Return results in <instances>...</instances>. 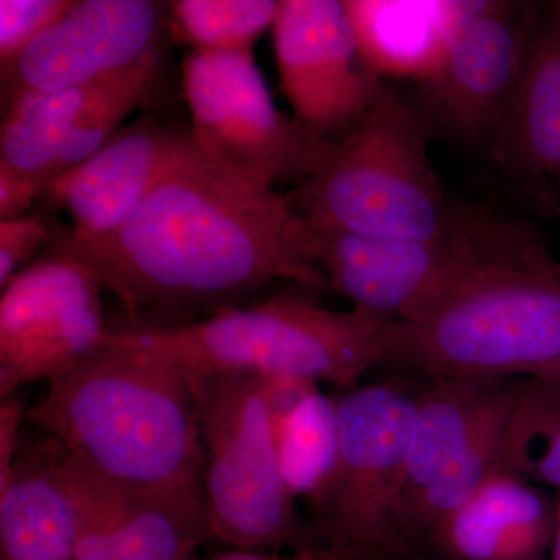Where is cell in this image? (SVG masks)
I'll return each instance as SVG.
<instances>
[{
	"instance_id": "cell-1",
	"label": "cell",
	"mask_w": 560,
	"mask_h": 560,
	"mask_svg": "<svg viewBox=\"0 0 560 560\" xmlns=\"http://www.w3.org/2000/svg\"><path fill=\"white\" fill-rule=\"evenodd\" d=\"M47 254L109 291L127 330H165L241 307L276 280L329 290L313 231L276 187L208 156L173 172L128 219L95 238L61 232Z\"/></svg>"
},
{
	"instance_id": "cell-2",
	"label": "cell",
	"mask_w": 560,
	"mask_h": 560,
	"mask_svg": "<svg viewBox=\"0 0 560 560\" xmlns=\"http://www.w3.org/2000/svg\"><path fill=\"white\" fill-rule=\"evenodd\" d=\"M27 423L109 480L158 492H205L189 375L175 361L120 340L49 382Z\"/></svg>"
},
{
	"instance_id": "cell-3",
	"label": "cell",
	"mask_w": 560,
	"mask_h": 560,
	"mask_svg": "<svg viewBox=\"0 0 560 560\" xmlns=\"http://www.w3.org/2000/svg\"><path fill=\"white\" fill-rule=\"evenodd\" d=\"M396 377L560 378V264L550 253L482 272L422 319L394 320Z\"/></svg>"
},
{
	"instance_id": "cell-4",
	"label": "cell",
	"mask_w": 560,
	"mask_h": 560,
	"mask_svg": "<svg viewBox=\"0 0 560 560\" xmlns=\"http://www.w3.org/2000/svg\"><path fill=\"white\" fill-rule=\"evenodd\" d=\"M393 323L359 308L331 311L311 298L278 294L175 329L113 331L194 374L291 375L349 389L382 368Z\"/></svg>"
},
{
	"instance_id": "cell-5",
	"label": "cell",
	"mask_w": 560,
	"mask_h": 560,
	"mask_svg": "<svg viewBox=\"0 0 560 560\" xmlns=\"http://www.w3.org/2000/svg\"><path fill=\"white\" fill-rule=\"evenodd\" d=\"M287 198L313 230L401 241L438 237L464 210L434 171L422 117L386 88L326 165Z\"/></svg>"
},
{
	"instance_id": "cell-6",
	"label": "cell",
	"mask_w": 560,
	"mask_h": 560,
	"mask_svg": "<svg viewBox=\"0 0 560 560\" xmlns=\"http://www.w3.org/2000/svg\"><path fill=\"white\" fill-rule=\"evenodd\" d=\"M187 372V371H186ZM189 375L202 445V490L212 539L231 550L319 547L280 471L264 378Z\"/></svg>"
},
{
	"instance_id": "cell-7",
	"label": "cell",
	"mask_w": 560,
	"mask_h": 560,
	"mask_svg": "<svg viewBox=\"0 0 560 560\" xmlns=\"http://www.w3.org/2000/svg\"><path fill=\"white\" fill-rule=\"evenodd\" d=\"M312 231L329 290L353 308L407 323L422 319L482 272L548 253L517 221L471 208L425 241Z\"/></svg>"
},
{
	"instance_id": "cell-8",
	"label": "cell",
	"mask_w": 560,
	"mask_h": 560,
	"mask_svg": "<svg viewBox=\"0 0 560 560\" xmlns=\"http://www.w3.org/2000/svg\"><path fill=\"white\" fill-rule=\"evenodd\" d=\"M410 381L394 377L337 396L340 455L311 523L320 545L350 560H412L397 522L420 388Z\"/></svg>"
},
{
	"instance_id": "cell-9",
	"label": "cell",
	"mask_w": 560,
	"mask_h": 560,
	"mask_svg": "<svg viewBox=\"0 0 560 560\" xmlns=\"http://www.w3.org/2000/svg\"><path fill=\"white\" fill-rule=\"evenodd\" d=\"M191 135L209 160L276 187L311 178L335 142L316 138L272 101L254 54H195L183 62Z\"/></svg>"
},
{
	"instance_id": "cell-10",
	"label": "cell",
	"mask_w": 560,
	"mask_h": 560,
	"mask_svg": "<svg viewBox=\"0 0 560 560\" xmlns=\"http://www.w3.org/2000/svg\"><path fill=\"white\" fill-rule=\"evenodd\" d=\"M539 7L459 0L441 68L418 84L431 119L466 145L492 149L506 119Z\"/></svg>"
},
{
	"instance_id": "cell-11",
	"label": "cell",
	"mask_w": 560,
	"mask_h": 560,
	"mask_svg": "<svg viewBox=\"0 0 560 560\" xmlns=\"http://www.w3.org/2000/svg\"><path fill=\"white\" fill-rule=\"evenodd\" d=\"M102 287L75 261L47 254L0 296V400L60 377L101 348L109 329Z\"/></svg>"
},
{
	"instance_id": "cell-12",
	"label": "cell",
	"mask_w": 560,
	"mask_h": 560,
	"mask_svg": "<svg viewBox=\"0 0 560 560\" xmlns=\"http://www.w3.org/2000/svg\"><path fill=\"white\" fill-rule=\"evenodd\" d=\"M161 77L160 49L116 75L22 95L7 106L0 161L47 191L55 179L94 156L132 113L150 105Z\"/></svg>"
},
{
	"instance_id": "cell-13",
	"label": "cell",
	"mask_w": 560,
	"mask_h": 560,
	"mask_svg": "<svg viewBox=\"0 0 560 560\" xmlns=\"http://www.w3.org/2000/svg\"><path fill=\"white\" fill-rule=\"evenodd\" d=\"M271 32L294 119L316 138L338 142L385 90L361 61L345 2L282 0Z\"/></svg>"
},
{
	"instance_id": "cell-14",
	"label": "cell",
	"mask_w": 560,
	"mask_h": 560,
	"mask_svg": "<svg viewBox=\"0 0 560 560\" xmlns=\"http://www.w3.org/2000/svg\"><path fill=\"white\" fill-rule=\"evenodd\" d=\"M60 467L75 504L79 560H197L212 539L205 492L121 485L90 469L62 445Z\"/></svg>"
},
{
	"instance_id": "cell-15",
	"label": "cell",
	"mask_w": 560,
	"mask_h": 560,
	"mask_svg": "<svg viewBox=\"0 0 560 560\" xmlns=\"http://www.w3.org/2000/svg\"><path fill=\"white\" fill-rule=\"evenodd\" d=\"M165 9L151 0H77L22 55L3 84L7 106L22 95L116 75L161 49Z\"/></svg>"
},
{
	"instance_id": "cell-16",
	"label": "cell",
	"mask_w": 560,
	"mask_h": 560,
	"mask_svg": "<svg viewBox=\"0 0 560 560\" xmlns=\"http://www.w3.org/2000/svg\"><path fill=\"white\" fill-rule=\"evenodd\" d=\"M202 156L208 154L191 131L143 116L55 179L44 197L69 213L70 237H102L120 226L168 175Z\"/></svg>"
},
{
	"instance_id": "cell-17",
	"label": "cell",
	"mask_w": 560,
	"mask_h": 560,
	"mask_svg": "<svg viewBox=\"0 0 560 560\" xmlns=\"http://www.w3.org/2000/svg\"><path fill=\"white\" fill-rule=\"evenodd\" d=\"M490 150L525 189L544 197L560 184V2L539 7L521 79Z\"/></svg>"
},
{
	"instance_id": "cell-18",
	"label": "cell",
	"mask_w": 560,
	"mask_h": 560,
	"mask_svg": "<svg viewBox=\"0 0 560 560\" xmlns=\"http://www.w3.org/2000/svg\"><path fill=\"white\" fill-rule=\"evenodd\" d=\"M558 523V499L495 471L431 537L427 550L444 560H544Z\"/></svg>"
},
{
	"instance_id": "cell-19",
	"label": "cell",
	"mask_w": 560,
	"mask_h": 560,
	"mask_svg": "<svg viewBox=\"0 0 560 560\" xmlns=\"http://www.w3.org/2000/svg\"><path fill=\"white\" fill-rule=\"evenodd\" d=\"M60 453V442L44 431L22 440L0 488V560H79V521Z\"/></svg>"
},
{
	"instance_id": "cell-20",
	"label": "cell",
	"mask_w": 560,
	"mask_h": 560,
	"mask_svg": "<svg viewBox=\"0 0 560 560\" xmlns=\"http://www.w3.org/2000/svg\"><path fill=\"white\" fill-rule=\"evenodd\" d=\"M361 61L378 79H431L444 62L459 0H345Z\"/></svg>"
},
{
	"instance_id": "cell-21",
	"label": "cell",
	"mask_w": 560,
	"mask_h": 560,
	"mask_svg": "<svg viewBox=\"0 0 560 560\" xmlns=\"http://www.w3.org/2000/svg\"><path fill=\"white\" fill-rule=\"evenodd\" d=\"M261 378L283 480L294 499L313 508L326 492L340 455L337 396L308 378Z\"/></svg>"
},
{
	"instance_id": "cell-22",
	"label": "cell",
	"mask_w": 560,
	"mask_h": 560,
	"mask_svg": "<svg viewBox=\"0 0 560 560\" xmlns=\"http://www.w3.org/2000/svg\"><path fill=\"white\" fill-rule=\"evenodd\" d=\"M497 471L560 495V378H523Z\"/></svg>"
},
{
	"instance_id": "cell-23",
	"label": "cell",
	"mask_w": 560,
	"mask_h": 560,
	"mask_svg": "<svg viewBox=\"0 0 560 560\" xmlns=\"http://www.w3.org/2000/svg\"><path fill=\"white\" fill-rule=\"evenodd\" d=\"M282 0H176L173 35L195 54H254V44L278 20Z\"/></svg>"
},
{
	"instance_id": "cell-24",
	"label": "cell",
	"mask_w": 560,
	"mask_h": 560,
	"mask_svg": "<svg viewBox=\"0 0 560 560\" xmlns=\"http://www.w3.org/2000/svg\"><path fill=\"white\" fill-rule=\"evenodd\" d=\"M77 0H0V68L2 79L28 47L62 20Z\"/></svg>"
},
{
	"instance_id": "cell-25",
	"label": "cell",
	"mask_w": 560,
	"mask_h": 560,
	"mask_svg": "<svg viewBox=\"0 0 560 560\" xmlns=\"http://www.w3.org/2000/svg\"><path fill=\"white\" fill-rule=\"evenodd\" d=\"M51 242L49 228L38 217L0 220V289Z\"/></svg>"
},
{
	"instance_id": "cell-26",
	"label": "cell",
	"mask_w": 560,
	"mask_h": 560,
	"mask_svg": "<svg viewBox=\"0 0 560 560\" xmlns=\"http://www.w3.org/2000/svg\"><path fill=\"white\" fill-rule=\"evenodd\" d=\"M27 400L24 389L0 400V488L9 482L21 451V427L27 422Z\"/></svg>"
},
{
	"instance_id": "cell-27",
	"label": "cell",
	"mask_w": 560,
	"mask_h": 560,
	"mask_svg": "<svg viewBox=\"0 0 560 560\" xmlns=\"http://www.w3.org/2000/svg\"><path fill=\"white\" fill-rule=\"evenodd\" d=\"M44 194L40 184L0 161V220L21 219Z\"/></svg>"
},
{
	"instance_id": "cell-28",
	"label": "cell",
	"mask_w": 560,
	"mask_h": 560,
	"mask_svg": "<svg viewBox=\"0 0 560 560\" xmlns=\"http://www.w3.org/2000/svg\"><path fill=\"white\" fill-rule=\"evenodd\" d=\"M208 560H350L348 556L341 555L334 548L319 547L307 548V550L283 552L249 551V550H230L217 555L215 558Z\"/></svg>"
},
{
	"instance_id": "cell-29",
	"label": "cell",
	"mask_w": 560,
	"mask_h": 560,
	"mask_svg": "<svg viewBox=\"0 0 560 560\" xmlns=\"http://www.w3.org/2000/svg\"><path fill=\"white\" fill-rule=\"evenodd\" d=\"M551 560H560V495H558V523L551 545Z\"/></svg>"
},
{
	"instance_id": "cell-30",
	"label": "cell",
	"mask_w": 560,
	"mask_h": 560,
	"mask_svg": "<svg viewBox=\"0 0 560 560\" xmlns=\"http://www.w3.org/2000/svg\"><path fill=\"white\" fill-rule=\"evenodd\" d=\"M412 560H444V559H440V558H429V559L416 558V559H412Z\"/></svg>"
}]
</instances>
